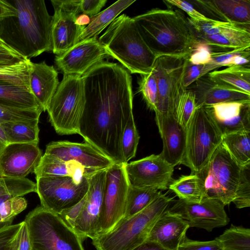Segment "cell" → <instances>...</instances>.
Instances as JSON below:
<instances>
[{"label":"cell","instance_id":"obj_1","mask_svg":"<svg viewBox=\"0 0 250 250\" xmlns=\"http://www.w3.org/2000/svg\"><path fill=\"white\" fill-rule=\"evenodd\" d=\"M82 79L85 103L78 134L114 164L125 163L122 137L133 114L130 73L118 63L103 61Z\"/></svg>","mask_w":250,"mask_h":250},{"label":"cell","instance_id":"obj_2","mask_svg":"<svg viewBox=\"0 0 250 250\" xmlns=\"http://www.w3.org/2000/svg\"><path fill=\"white\" fill-rule=\"evenodd\" d=\"M16 16L0 22V38L28 60L52 51V16L43 0H10Z\"/></svg>","mask_w":250,"mask_h":250},{"label":"cell","instance_id":"obj_3","mask_svg":"<svg viewBox=\"0 0 250 250\" xmlns=\"http://www.w3.org/2000/svg\"><path fill=\"white\" fill-rule=\"evenodd\" d=\"M132 18L157 57H189L200 42L188 18L179 10L154 8Z\"/></svg>","mask_w":250,"mask_h":250},{"label":"cell","instance_id":"obj_4","mask_svg":"<svg viewBox=\"0 0 250 250\" xmlns=\"http://www.w3.org/2000/svg\"><path fill=\"white\" fill-rule=\"evenodd\" d=\"M98 40L130 73L148 74L158 57L145 42L133 18L125 14L117 17Z\"/></svg>","mask_w":250,"mask_h":250},{"label":"cell","instance_id":"obj_5","mask_svg":"<svg viewBox=\"0 0 250 250\" xmlns=\"http://www.w3.org/2000/svg\"><path fill=\"white\" fill-rule=\"evenodd\" d=\"M173 198L162 194L144 209L124 218L110 231L92 240L96 250H131L145 242L154 224L169 208Z\"/></svg>","mask_w":250,"mask_h":250},{"label":"cell","instance_id":"obj_6","mask_svg":"<svg viewBox=\"0 0 250 250\" xmlns=\"http://www.w3.org/2000/svg\"><path fill=\"white\" fill-rule=\"evenodd\" d=\"M32 250H84L83 241L57 214L42 206L26 215Z\"/></svg>","mask_w":250,"mask_h":250},{"label":"cell","instance_id":"obj_7","mask_svg":"<svg viewBox=\"0 0 250 250\" xmlns=\"http://www.w3.org/2000/svg\"><path fill=\"white\" fill-rule=\"evenodd\" d=\"M184 155L181 164L191 173L202 170L221 145L223 135L205 107H196L186 128Z\"/></svg>","mask_w":250,"mask_h":250},{"label":"cell","instance_id":"obj_8","mask_svg":"<svg viewBox=\"0 0 250 250\" xmlns=\"http://www.w3.org/2000/svg\"><path fill=\"white\" fill-rule=\"evenodd\" d=\"M84 103L82 76L63 75L46 110L49 122L57 133H79Z\"/></svg>","mask_w":250,"mask_h":250},{"label":"cell","instance_id":"obj_9","mask_svg":"<svg viewBox=\"0 0 250 250\" xmlns=\"http://www.w3.org/2000/svg\"><path fill=\"white\" fill-rule=\"evenodd\" d=\"M243 168L221 144L208 164L195 173L203 181L205 198L217 199L225 206L232 202Z\"/></svg>","mask_w":250,"mask_h":250},{"label":"cell","instance_id":"obj_10","mask_svg":"<svg viewBox=\"0 0 250 250\" xmlns=\"http://www.w3.org/2000/svg\"><path fill=\"white\" fill-rule=\"evenodd\" d=\"M188 58L171 56L157 58L152 69L158 84L157 111L155 113L175 115L179 101L186 90L183 80Z\"/></svg>","mask_w":250,"mask_h":250},{"label":"cell","instance_id":"obj_11","mask_svg":"<svg viewBox=\"0 0 250 250\" xmlns=\"http://www.w3.org/2000/svg\"><path fill=\"white\" fill-rule=\"evenodd\" d=\"M36 179L41 206L57 214L79 203L89 188L88 178L80 183L70 177H40Z\"/></svg>","mask_w":250,"mask_h":250},{"label":"cell","instance_id":"obj_12","mask_svg":"<svg viewBox=\"0 0 250 250\" xmlns=\"http://www.w3.org/2000/svg\"><path fill=\"white\" fill-rule=\"evenodd\" d=\"M125 164H113L106 170L97 234L110 231L125 217L126 197L129 186Z\"/></svg>","mask_w":250,"mask_h":250},{"label":"cell","instance_id":"obj_13","mask_svg":"<svg viewBox=\"0 0 250 250\" xmlns=\"http://www.w3.org/2000/svg\"><path fill=\"white\" fill-rule=\"evenodd\" d=\"M54 9L51 26L52 51L61 55L78 42L85 26L76 23L81 14L80 0H52Z\"/></svg>","mask_w":250,"mask_h":250},{"label":"cell","instance_id":"obj_14","mask_svg":"<svg viewBox=\"0 0 250 250\" xmlns=\"http://www.w3.org/2000/svg\"><path fill=\"white\" fill-rule=\"evenodd\" d=\"M125 168L129 185L134 187L166 190L174 180V167L160 154L125 163Z\"/></svg>","mask_w":250,"mask_h":250},{"label":"cell","instance_id":"obj_15","mask_svg":"<svg viewBox=\"0 0 250 250\" xmlns=\"http://www.w3.org/2000/svg\"><path fill=\"white\" fill-rule=\"evenodd\" d=\"M225 205L220 201L205 198L200 202L176 201L168 210L177 213L186 220L190 227L211 231L214 229L224 227L229 221Z\"/></svg>","mask_w":250,"mask_h":250},{"label":"cell","instance_id":"obj_16","mask_svg":"<svg viewBox=\"0 0 250 250\" xmlns=\"http://www.w3.org/2000/svg\"><path fill=\"white\" fill-rule=\"evenodd\" d=\"M109 57L99 40L92 38L80 41L64 53L56 55L55 63L63 75L82 76Z\"/></svg>","mask_w":250,"mask_h":250},{"label":"cell","instance_id":"obj_17","mask_svg":"<svg viewBox=\"0 0 250 250\" xmlns=\"http://www.w3.org/2000/svg\"><path fill=\"white\" fill-rule=\"evenodd\" d=\"M107 169L100 170L88 178L85 202L72 227L83 240L87 238L91 239L98 233Z\"/></svg>","mask_w":250,"mask_h":250},{"label":"cell","instance_id":"obj_18","mask_svg":"<svg viewBox=\"0 0 250 250\" xmlns=\"http://www.w3.org/2000/svg\"><path fill=\"white\" fill-rule=\"evenodd\" d=\"M42 156L38 144L9 143L0 155V176L25 178L34 172Z\"/></svg>","mask_w":250,"mask_h":250},{"label":"cell","instance_id":"obj_19","mask_svg":"<svg viewBox=\"0 0 250 250\" xmlns=\"http://www.w3.org/2000/svg\"><path fill=\"white\" fill-rule=\"evenodd\" d=\"M45 153L63 161H74L86 168L97 170L107 169L114 164L87 143L51 142L46 145Z\"/></svg>","mask_w":250,"mask_h":250},{"label":"cell","instance_id":"obj_20","mask_svg":"<svg viewBox=\"0 0 250 250\" xmlns=\"http://www.w3.org/2000/svg\"><path fill=\"white\" fill-rule=\"evenodd\" d=\"M222 135L250 131V99L204 106Z\"/></svg>","mask_w":250,"mask_h":250},{"label":"cell","instance_id":"obj_21","mask_svg":"<svg viewBox=\"0 0 250 250\" xmlns=\"http://www.w3.org/2000/svg\"><path fill=\"white\" fill-rule=\"evenodd\" d=\"M155 121L163 142L160 154L173 167L181 164L185 150L186 129L172 113H155Z\"/></svg>","mask_w":250,"mask_h":250},{"label":"cell","instance_id":"obj_22","mask_svg":"<svg viewBox=\"0 0 250 250\" xmlns=\"http://www.w3.org/2000/svg\"><path fill=\"white\" fill-rule=\"evenodd\" d=\"M210 19L250 26V0H213L192 1Z\"/></svg>","mask_w":250,"mask_h":250},{"label":"cell","instance_id":"obj_23","mask_svg":"<svg viewBox=\"0 0 250 250\" xmlns=\"http://www.w3.org/2000/svg\"><path fill=\"white\" fill-rule=\"evenodd\" d=\"M189 228L186 220L168 209L156 221L146 240L167 250H177Z\"/></svg>","mask_w":250,"mask_h":250},{"label":"cell","instance_id":"obj_24","mask_svg":"<svg viewBox=\"0 0 250 250\" xmlns=\"http://www.w3.org/2000/svg\"><path fill=\"white\" fill-rule=\"evenodd\" d=\"M196 107L226 102L250 99V94L217 83L206 75L193 83ZM192 83V84H193Z\"/></svg>","mask_w":250,"mask_h":250},{"label":"cell","instance_id":"obj_25","mask_svg":"<svg viewBox=\"0 0 250 250\" xmlns=\"http://www.w3.org/2000/svg\"><path fill=\"white\" fill-rule=\"evenodd\" d=\"M59 83L58 73L53 65H48L45 61L32 62L29 88L43 111H46Z\"/></svg>","mask_w":250,"mask_h":250},{"label":"cell","instance_id":"obj_26","mask_svg":"<svg viewBox=\"0 0 250 250\" xmlns=\"http://www.w3.org/2000/svg\"><path fill=\"white\" fill-rule=\"evenodd\" d=\"M99 171L86 168L74 161H63L44 153L33 173L36 178L48 176L70 177L80 183Z\"/></svg>","mask_w":250,"mask_h":250},{"label":"cell","instance_id":"obj_27","mask_svg":"<svg viewBox=\"0 0 250 250\" xmlns=\"http://www.w3.org/2000/svg\"><path fill=\"white\" fill-rule=\"evenodd\" d=\"M211 51H226L250 47V30L243 29L222 34L197 36Z\"/></svg>","mask_w":250,"mask_h":250},{"label":"cell","instance_id":"obj_28","mask_svg":"<svg viewBox=\"0 0 250 250\" xmlns=\"http://www.w3.org/2000/svg\"><path fill=\"white\" fill-rule=\"evenodd\" d=\"M135 1L131 0H118L91 18L90 22L84 28L80 35L78 42L83 40L97 38L122 12Z\"/></svg>","mask_w":250,"mask_h":250},{"label":"cell","instance_id":"obj_29","mask_svg":"<svg viewBox=\"0 0 250 250\" xmlns=\"http://www.w3.org/2000/svg\"><path fill=\"white\" fill-rule=\"evenodd\" d=\"M0 101L23 108L43 110L29 87L0 82Z\"/></svg>","mask_w":250,"mask_h":250},{"label":"cell","instance_id":"obj_30","mask_svg":"<svg viewBox=\"0 0 250 250\" xmlns=\"http://www.w3.org/2000/svg\"><path fill=\"white\" fill-rule=\"evenodd\" d=\"M213 81L250 94V65H234L207 74Z\"/></svg>","mask_w":250,"mask_h":250},{"label":"cell","instance_id":"obj_31","mask_svg":"<svg viewBox=\"0 0 250 250\" xmlns=\"http://www.w3.org/2000/svg\"><path fill=\"white\" fill-rule=\"evenodd\" d=\"M221 144L242 167L250 166V131H242L223 136Z\"/></svg>","mask_w":250,"mask_h":250},{"label":"cell","instance_id":"obj_32","mask_svg":"<svg viewBox=\"0 0 250 250\" xmlns=\"http://www.w3.org/2000/svg\"><path fill=\"white\" fill-rule=\"evenodd\" d=\"M179 199L200 202L205 198V188L201 179L196 173L182 175L169 185Z\"/></svg>","mask_w":250,"mask_h":250},{"label":"cell","instance_id":"obj_33","mask_svg":"<svg viewBox=\"0 0 250 250\" xmlns=\"http://www.w3.org/2000/svg\"><path fill=\"white\" fill-rule=\"evenodd\" d=\"M39 121L7 123L0 125L9 143L38 144Z\"/></svg>","mask_w":250,"mask_h":250},{"label":"cell","instance_id":"obj_34","mask_svg":"<svg viewBox=\"0 0 250 250\" xmlns=\"http://www.w3.org/2000/svg\"><path fill=\"white\" fill-rule=\"evenodd\" d=\"M161 191L150 188H137L129 185L125 204V218L140 212L162 194Z\"/></svg>","mask_w":250,"mask_h":250},{"label":"cell","instance_id":"obj_35","mask_svg":"<svg viewBox=\"0 0 250 250\" xmlns=\"http://www.w3.org/2000/svg\"><path fill=\"white\" fill-rule=\"evenodd\" d=\"M216 239L223 250H250V229L232 224Z\"/></svg>","mask_w":250,"mask_h":250},{"label":"cell","instance_id":"obj_36","mask_svg":"<svg viewBox=\"0 0 250 250\" xmlns=\"http://www.w3.org/2000/svg\"><path fill=\"white\" fill-rule=\"evenodd\" d=\"M195 30L197 36L222 34L233 31L250 29V26L239 25L232 23L210 19L208 21H194L188 18Z\"/></svg>","mask_w":250,"mask_h":250},{"label":"cell","instance_id":"obj_37","mask_svg":"<svg viewBox=\"0 0 250 250\" xmlns=\"http://www.w3.org/2000/svg\"><path fill=\"white\" fill-rule=\"evenodd\" d=\"M22 196L6 195L0 197V229L12 225L15 217L27 207Z\"/></svg>","mask_w":250,"mask_h":250},{"label":"cell","instance_id":"obj_38","mask_svg":"<svg viewBox=\"0 0 250 250\" xmlns=\"http://www.w3.org/2000/svg\"><path fill=\"white\" fill-rule=\"evenodd\" d=\"M31 64L32 62L28 60L14 64L0 66V82L29 87V72Z\"/></svg>","mask_w":250,"mask_h":250},{"label":"cell","instance_id":"obj_39","mask_svg":"<svg viewBox=\"0 0 250 250\" xmlns=\"http://www.w3.org/2000/svg\"><path fill=\"white\" fill-rule=\"evenodd\" d=\"M36 191V183L29 179L0 176V197L6 195L21 197Z\"/></svg>","mask_w":250,"mask_h":250},{"label":"cell","instance_id":"obj_40","mask_svg":"<svg viewBox=\"0 0 250 250\" xmlns=\"http://www.w3.org/2000/svg\"><path fill=\"white\" fill-rule=\"evenodd\" d=\"M41 110L16 107L0 101V125L39 121Z\"/></svg>","mask_w":250,"mask_h":250},{"label":"cell","instance_id":"obj_41","mask_svg":"<svg viewBox=\"0 0 250 250\" xmlns=\"http://www.w3.org/2000/svg\"><path fill=\"white\" fill-rule=\"evenodd\" d=\"M139 139L133 114H132L125 125L121 140L122 152L125 163H128L135 156Z\"/></svg>","mask_w":250,"mask_h":250},{"label":"cell","instance_id":"obj_42","mask_svg":"<svg viewBox=\"0 0 250 250\" xmlns=\"http://www.w3.org/2000/svg\"><path fill=\"white\" fill-rule=\"evenodd\" d=\"M139 91L148 107L155 112L158 100V84L152 70L148 74L141 75Z\"/></svg>","mask_w":250,"mask_h":250},{"label":"cell","instance_id":"obj_43","mask_svg":"<svg viewBox=\"0 0 250 250\" xmlns=\"http://www.w3.org/2000/svg\"><path fill=\"white\" fill-rule=\"evenodd\" d=\"M196 108L194 93L191 90L186 89L179 101L175 114L179 123L185 129Z\"/></svg>","mask_w":250,"mask_h":250},{"label":"cell","instance_id":"obj_44","mask_svg":"<svg viewBox=\"0 0 250 250\" xmlns=\"http://www.w3.org/2000/svg\"><path fill=\"white\" fill-rule=\"evenodd\" d=\"M250 166L243 168L241 179L232 202L238 208L250 206Z\"/></svg>","mask_w":250,"mask_h":250},{"label":"cell","instance_id":"obj_45","mask_svg":"<svg viewBox=\"0 0 250 250\" xmlns=\"http://www.w3.org/2000/svg\"><path fill=\"white\" fill-rule=\"evenodd\" d=\"M28 60L0 38V66L14 64Z\"/></svg>","mask_w":250,"mask_h":250},{"label":"cell","instance_id":"obj_46","mask_svg":"<svg viewBox=\"0 0 250 250\" xmlns=\"http://www.w3.org/2000/svg\"><path fill=\"white\" fill-rule=\"evenodd\" d=\"M177 250H223L216 238L208 241H200L185 237Z\"/></svg>","mask_w":250,"mask_h":250},{"label":"cell","instance_id":"obj_47","mask_svg":"<svg viewBox=\"0 0 250 250\" xmlns=\"http://www.w3.org/2000/svg\"><path fill=\"white\" fill-rule=\"evenodd\" d=\"M164 2L168 6H175L186 12L189 19L194 21H208L210 19L197 10L190 3L180 0H167Z\"/></svg>","mask_w":250,"mask_h":250},{"label":"cell","instance_id":"obj_48","mask_svg":"<svg viewBox=\"0 0 250 250\" xmlns=\"http://www.w3.org/2000/svg\"><path fill=\"white\" fill-rule=\"evenodd\" d=\"M211 53L210 47L200 41L194 48L188 57V61L193 64L205 65L208 64L211 61Z\"/></svg>","mask_w":250,"mask_h":250},{"label":"cell","instance_id":"obj_49","mask_svg":"<svg viewBox=\"0 0 250 250\" xmlns=\"http://www.w3.org/2000/svg\"><path fill=\"white\" fill-rule=\"evenodd\" d=\"M23 221L0 229V250H8L20 233Z\"/></svg>","mask_w":250,"mask_h":250},{"label":"cell","instance_id":"obj_50","mask_svg":"<svg viewBox=\"0 0 250 250\" xmlns=\"http://www.w3.org/2000/svg\"><path fill=\"white\" fill-rule=\"evenodd\" d=\"M204 67L205 65L193 64L188 61L183 80V84L186 89L188 88L197 79L202 77Z\"/></svg>","mask_w":250,"mask_h":250},{"label":"cell","instance_id":"obj_51","mask_svg":"<svg viewBox=\"0 0 250 250\" xmlns=\"http://www.w3.org/2000/svg\"><path fill=\"white\" fill-rule=\"evenodd\" d=\"M86 200V195L77 204L62 211L58 214L61 219L72 229L74 222L82 211Z\"/></svg>","mask_w":250,"mask_h":250},{"label":"cell","instance_id":"obj_52","mask_svg":"<svg viewBox=\"0 0 250 250\" xmlns=\"http://www.w3.org/2000/svg\"><path fill=\"white\" fill-rule=\"evenodd\" d=\"M106 2V0H80L81 13L91 18L100 13Z\"/></svg>","mask_w":250,"mask_h":250},{"label":"cell","instance_id":"obj_53","mask_svg":"<svg viewBox=\"0 0 250 250\" xmlns=\"http://www.w3.org/2000/svg\"><path fill=\"white\" fill-rule=\"evenodd\" d=\"M17 14V9L10 0H0V22Z\"/></svg>","mask_w":250,"mask_h":250},{"label":"cell","instance_id":"obj_54","mask_svg":"<svg viewBox=\"0 0 250 250\" xmlns=\"http://www.w3.org/2000/svg\"><path fill=\"white\" fill-rule=\"evenodd\" d=\"M17 250H32L29 234L24 221L21 230Z\"/></svg>","mask_w":250,"mask_h":250},{"label":"cell","instance_id":"obj_55","mask_svg":"<svg viewBox=\"0 0 250 250\" xmlns=\"http://www.w3.org/2000/svg\"><path fill=\"white\" fill-rule=\"evenodd\" d=\"M131 250H168L157 242L146 240L143 243Z\"/></svg>","mask_w":250,"mask_h":250},{"label":"cell","instance_id":"obj_56","mask_svg":"<svg viewBox=\"0 0 250 250\" xmlns=\"http://www.w3.org/2000/svg\"><path fill=\"white\" fill-rule=\"evenodd\" d=\"M5 133L0 125V155L4 148L9 144Z\"/></svg>","mask_w":250,"mask_h":250},{"label":"cell","instance_id":"obj_57","mask_svg":"<svg viewBox=\"0 0 250 250\" xmlns=\"http://www.w3.org/2000/svg\"><path fill=\"white\" fill-rule=\"evenodd\" d=\"M91 21V18L87 15L81 14L78 16L76 20V23L80 26H86Z\"/></svg>","mask_w":250,"mask_h":250},{"label":"cell","instance_id":"obj_58","mask_svg":"<svg viewBox=\"0 0 250 250\" xmlns=\"http://www.w3.org/2000/svg\"><path fill=\"white\" fill-rule=\"evenodd\" d=\"M20 233H19V234L17 235L15 239L14 240L13 243H12L11 245L9 247L8 250H17L18 247L19 245V240H20Z\"/></svg>","mask_w":250,"mask_h":250}]
</instances>
